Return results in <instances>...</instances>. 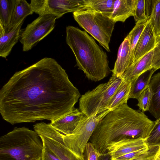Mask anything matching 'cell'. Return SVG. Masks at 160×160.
<instances>
[{"label":"cell","instance_id":"6da1fadb","mask_svg":"<svg viewBox=\"0 0 160 160\" xmlns=\"http://www.w3.org/2000/svg\"><path fill=\"white\" fill-rule=\"evenodd\" d=\"M80 97L66 71L44 58L16 72L0 90V113L11 124L47 120L72 112Z\"/></svg>","mask_w":160,"mask_h":160},{"label":"cell","instance_id":"7a4b0ae2","mask_svg":"<svg viewBox=\"0 0 160 160\" xmlns=\"http://www.w3.org/2000/svg\"><path fill=\"white\" fill-rule=\"evenodd\" d=\"M154 125L140 110L125 103L110 111L99 122L90 142L100 155L111 142L126 139H146Z\"/></svg>","mask_w":160,"mask_h":160},{"label":"cell","instance_id":"3957f363","mask_svg":"<svg viewBox=\"0 0 160 160\" xmlns=\"http://www.w3.org/2000/svg\"><path fill=\"white\" fill-rule=\"evenodd\" d=\"M66 41L76 58V66L88 78L100 81L111 72L106 52L85 31L77 27H66Z\"/></svg>","mask_w":160,"mask_h":160},{"label":"cell","instance_id":"277c9868","mask_svg":"<svg viewBox=\"0 0 160 160\" xmlns=\"http://www.w3.org/2000/svg\"><path fill=\"white\" fill-rule=\"evenodd\" d=\"M43 147L34 130L15 128L0 138V160H42Z\"/></svg>","mask_w":160,"mask_h":160},{"label":"cell","instance_id":"5b68a950","mask_svg":"<svg viewBox=\"0 0 160 160\" xmlns=\"http://www.w3.org/2000/svg\"><path fill=\"white\" fill-rule=\"evenodd\" d=\"M79 26L89 33L108 52L115 23L102 13L89 8H83L73 13Z\"/></svg>","mask_w":160,"mask_h":160},{"label":"cell","instance_id":"8992f818","mask_svg":"<svg viewBox=\"0 0 160 160\" xmlns=\"http://www.w3.org/2000/svg\"><path fill=\"white\" fill-rule=\"evenodd\" d=\"M123 81L121 76L112 75L107 82L86 92L79 99V110L89 117L108 109L111 98Z\"/></svg>","mask_w":160,"mask_h":160},{"label":"cell","instance_id":"52a82bcc","mask_svg":"<svg viewBox=\"0 0 160 160\" xmlns=\"http://www.w3.org/2000/svg\"><path fill=\"white\" fill-rule=\"evenodd\" d=\"M110 111L107 109L89 117L86 116L71 134H62L65 144L75 155L84 159V154L87 144L99 121Z\"/></svg>","mask_w":160,"mask_h":160},{"label":"cell","instance_id":"ba28073f","mask_svg":"<svg viewBox=\"0 0 160 160\" xmlns=\"http://www.w3.org/2000/svg\"><path fill=\"white\" fill-rule=\"evenodd\" d=\"M33 128L43 144L61 160H85L77 156L67 147L63 141L62 134L50 123H37L33 125Z\"/></svg>","mask_w":160,"mask_h":160},{"label":"cell","instance_id":"9c48e42d","mask_svg":"<svg viewBox=\"0 0 160 160\" xmlns=\"http://www.w3.org/2000/svg\"><path fill=\"white\" fill-rule=\"evenodd\" d=\"M57 19L52 15L41 16L28 24L21 32L19 40L22 46L23 51L31 50L48 35L54 29Z\"/></svg>","mask_w":160,"mask_h":160},{"label":"cell","instance_id":"30bf717a","mask_svg":"<svg viewBox=\"0 0 160 160\" xmlns=\"http://www.w3.org/2000/svg\"><path fill=\"white\" fill-rule=\"evenodd\" d=\"M30 4L39 16L50 14L58 19L66 13L83 8V0H31Z\"/></svg>","mask_w":160,"mask_h":160},{"label":"cell","instance_id":"8fae6325","mask_svg":"<svg viewBox=\"0 0 160 160\" xmlns=\"http://www.w3.org/2000/svg\"><path fill=\"white\" fill-rule=\"evenodd\" d=\"M156 40L157 36L149 18L135 47L132 63L153 50L156 45Z\"/></svg>","mask_w":160,"mask_h":160},{"label":"cell","instance_id":"7c38bea8","mask_svg":"<svg viewBox=\"0 0 160 160\" xmlns=\"http://www.w3.org/2000/svg\"><path fill=\"white\" fill-rule=\"evenodd\" d=\"M142 139H126L110 143L107 148V152L111 157V159L128 153L148 147Z\"/></svg>","mask_w":160,"mask_h":160},{"label":"cell","instance_id":"4fadbf2b","mask_svg":"<svg viewBox=\"0 0 160 160\" xmlns=\"http://www.w3.org/2000/svg\"><path fill=\"white\" fill-rule=\"evenodd\" d=\"M25 19L12 28L5 31L0 24V56L6 58L18 42L21 33V28Z\"/></svg>","mask_w":160,"mask_h":160},{"label":"cell","instance_id":"5bb4252c","mask_svg":"<svg viewBox=\"0 0 160 160\" xmlns=\"http://www.w3.org/2000/svg\"><path fill=\"white\" fill-rule=\"evenodd\" d=\"M86 116L78 108L51 122V125L65 135L71 134L77 126L80 121Z\"/></svg>","mask_w":160,"mask_h":160},{"label":"cell","instance_id":"9a60e30c","mask_svg":"<svg viewBox=\"0 0 160 160\" xmlns=\"http://www.w3.org/2000/svg\"><path fill=\"white\" fill-rule=\"evenodd\" d=\"M130 37L128 34L121 44L118 49L114 68L111 70L112 75L121 76L132 64Z\"/></svg>","mask_w":160,"mask_h":160},{"label":"cell","instance_id":"2e32d148","mask_svg":"<svg viewBox=\"0 0 160 160\" xmlns=\"http://www.w3.org/2000/svg\"><path fill=\"white\" fill-rule=\"evenodd\" d=\"M153 55V49L137 61L132 63L121 77L125 81L132 82L140 75L152 68V62Z\"/></svg>","mask_w":160,"mask_h":160},{"label":"cell","instance_id":"e0dca14e","mask_svg":"<svg viewBox=\"0 0 160 160\" xmlns=\"http://www.w3.org/2000/svg\"><path fill=\"white\" fill-rule=\"evenodd\" d=\"M137 0H115L112 12L109 17L115 23L124 22L129 17H134Z\"/></svg>","mask_w":160,"mask_h":160},{"label":"cell","instance_id":"ac0fdd59","mask_svg":"<svg viewBox=\"0 0 160 160\" xmlns=\"http://www.w3.org/2000/svg\"><path fill=\"white\" fill-rule=\"evenodd\" d=\"M149 86L153 95L148 111L157 119L160 117V72L152 77Z\"/></svg>","mask_w":160,"mask_h":160},{"label":"cell","instance_id":"d6986e66","mask_svg":"<svg viewBox=\"0 0 160 160\" xmlns=\"http://www.w3.org/2000/svg\"><path fill=\"white\" fill-rule=\"evenodd\" d=\"M155 71L153 68L147 71L131 82L129 99H138L142 91L149 86L151 78Z\"/></svg>","mask_w":160,"mask_h":160},{"label":"cell","instance_id":"ffe728a7","mask_svg":"<svg viewBox=\"0 0 160 160\" xmlns=\"http://www.w3.org/2000/svg\"><path fill=\"white\" fill-rule=\"evenodd\" d=\"M131 82L123 81L111 98L107 109L113 110L119 106L127 103L129 99Z\"/></svg>","mask_w":160,"mask_h":160},{"label":"cell","instance_id":"44dd1931","mask_svg":"<svg viewBox=\"0 0 160 160\" xmlns=\"http://www.w3.org/2000/svg\"><path fill=\"white\" fill-rule=\"evenodd\" d=\"M34 12L30 4L25 0H16L10 24L5 31L12 28L22 20L25 19L28 16Z\"/></svg>","mask_w":160,"mask_h":160},{"label":"cell","instance_id":"7402d4cb","mask_svg":"<svg viewBox=\"0 0 160 160\" xmlns=\"http://www.w3.org/2000/svg\"><path fill=\"white\" fill-rule=\"evenodd\" d=\"M115 0H83V8L91 9L109 17L113 11Z\"/></svg>","mask_w":160,"mask_h":160},{"label":"cell","instance_id":"603a6c76","mask_svg":"<svg viewBox=\"0 0 160 160\" xmlns=\"http://www.w3.org/2000/svg\"><path fill=\"white\" fill-rule=\"evenodd\" d=\"M16 2V0H0V24L5 30L10 24Z\"/></svg>","mask_w":160,"mask_h":160},{"label":"cell","instance_id":"cb8c5ba5","mask_svg":"<svg viewBox=\"0 0 160 160\" xmlns=\"http://www.w3.org/2000/svg\"><path fill=\"white\" fill-rule=\"evenodd\" d=\"M154 2V0H137L133 17L136 22L149 18Z\"/></svg>","mask_w":160,"mask_h":160},{"label":"cell","instance_id":"d4e9b609","mask_svg":"<svg viewBox=\"0 0 160 160\" xmlns=\"http://www.w3.org/2000/svg\"><path fill=\"white\" fill-rule=\"evenodd\" d=\"M148 20L146 19L136 22L134 28L128 34L130 37L131 57L133 62L135 47Z\"/></svg>","mask_w":160,"mask_h":160},{"label":"cell","instance_id":"484cf974","mask_svg":"<svg viewBox=\"0 0 160 160\" xmlns=\"http://www.w3.org/2000/svg\"><path fill=\"white\" fill-rule=\"evenodd\" d=\"M149 19L157 37L160 35V0H154Z\"/></svg>","mask_w":160,"mask_h":160},{"label":"cell","instance_id":"4316f807","mask_svg":"<svg viewBox=\"0 0 160 160\" xmlns=\"http://www.w3.org/2000/svg\"><path fill=\"white\" fill-rule=\"evenodd\" d=\"M145 142L149 147H160V117L154 121L152 129Z\"/></svg>","mask_w":160,"mask_h":160},{"label":"cell","instance_id":"83f0119b","mask_svg":"<svg viewBox=\"0 0 160 160\" xmlns=\"http://www.w3.org/2000/svg\"><path fill=\"white\" fill-rule=\"evenodd\" d=\"M153 93L149 86L141 93L137 100V105L143 112L149 110Z\"/></svg>","mask_w":160,"mask_h":160},{"label":"cell","instance_id":"f1b7e54d","mask_svg":"<svg viewBox=\"0 0 160 160\" xmlns=\"http://www.w3.org/2000/svg\"><path fill=\"white\" fill-rule=\"evenodd\" d=\"M84 155L85 160H98L100 155L90 142H88L86 145Z\"/></svg>","mask_w":160,"mask_h":160},{"label":"cell","instance_id":"f546056e","mask_svg":"<svg viewBox=\"0 0 160 160\" xmlns=\"http://www.w3.org/2000/svg\"><path fill=\"white\" fill-rule=\"evenodd\" d=\"M154 50L152 62V68L156 71L160 68V35L157 37L156 44Z\"/></svg>","mask_w":160,"mask_h":160},{"label":"cell","instance_id":"4dcf8cb0","mask_svg":"<svg viewBox=\"0 0 160 160\" xmlns=\"http://www.w3.org/2000/svg\"><path fill=\"white\" fill-rule=\"evenodd\" d=\"M42 160H61L48 147L43 144Z\"/></svg>","mask_w":160,"mask_h":160},{"label":"cell","instance_id":"1f68e13d","mask_svg":"<svg viewBox=\"0 0 160 160\" xmlns=\"http://www.w3.org/2000/svg\"><path fill=\"white\" fill-rule=\"evenodd\" d=\"M111 157L109 154L107 152L104 154L100 155L98 160H110Z\"/></svg>","mask_w":160,"mask_h":160},{"label":"cell","instance_id":"d6a6232c","mask_svg":"<svg viewBox=\"0 0 160 160\" xmlns=\"http://www.w3.org/2000/svg\"><path fill=\"white\" fill-rule=\"evenodd\" d=\"M160 158V147L159 148L155 155L154 160Z\"/></svg>","mask_w":160,"mask_h":160},{"label":"cell","instance_id":"836d02e7","mask_svg":"<svg viewBox=\"0 0 160 160\" xmlns=\"http://www.w3.org/2000/svg\"><path fill=\"white\" fill-rule=\"evenodd\" d=\"M154 157H148L146 158H140L139 159H135L133 160H154Z\"/></svg>","mask_w":160,"mask_h":160},{"label":"cell","instance_id":"e575fe53","mask_svg":"<svg viewBox=\"0 0 160 160\" xmlns=\"http://www.w3.org/2000/svg\"><path fill=\"white\" fill-rule=\"evenodd\" d=\"M156 160H160V158L157 159Z\"/></svg>","mask_w":160,"mask_h":160}]
</instances>
